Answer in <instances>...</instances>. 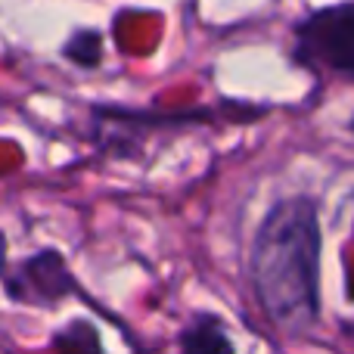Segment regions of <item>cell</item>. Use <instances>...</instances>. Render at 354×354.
Here are the masks:
<instances>
[{"mask_svg": "<svg viewBox=\"0 0 354 354\" xmlns=\"http://www.w3.org/2000/svg\"><path fill=\"white\" fill-rule=\"evenodd\" d=\"M3 270H6V236L0 233V277H3Z\"/></svg>", "mask_w": 354, "mask_h": 354, "instance_id": "cell-7", "label": "cell"}, {"mask_svg": "<svg viewBox=\"0 0 354 354\" xmlns=\"http://www.w3.org/2000/svg\"><path fill=\"white\" fill-rule=\"evenodd\" d=\"M292 59L314 72L354 81V0L301 16L292 28Z\"/></svg>", "mask_w": 354, "mask_h": 354, "instance_id": "cell-2", "label": "cell"}, {"mask_svg": "<svg viewBox=\"0 0 354 354\" xmlns=\"http://www.w3.org/2000/svg\"><path fill=\"white\" fill-rule=\"evenodd\" d=\"M320 214L311 196L270 205L255 233L249 274L258 308L286 336H301L320 320Z\"/></svg>", "mask_w": 354, "mask_h": 354, "instance_id": "cell-1", "label": "cell"}, {"mask_svg": "<svg viewBox=\"0 0 354 354\" xmlns=\"http://www.w3.org/2000/svg\"><path fill=\"white\" fill-rule=\"evenodd\" d=\"M177 354H236L218 314H196L177 336Z\"/></svg>", "mask_w": 354, "mask_h": 354, "instance_id": "cell-4", "label": "cell"}, {"mask_svg": "<svg viewBox=\"0 0 354 354\" xmlns=\"http://www.w3.org/2000/svg\"><path fill=\"white\" fill-rule=\"evenodd\" d=\"M348 128H351V134H354V115H351V122H348Z\"/></svg>", "mask_w": 354, "mask_h": 354, "instance_id": "cell-8", "label": "cell"}, {"mask_svg": "<svg viewBox=\"0 0 354 354\" xmlns=\"http://www.w3.org/2000/svg\"><path fill=\"white\" fill-rule=\"evenodd\" d=\"M3 289L12 301L35 308H53L62 299L78 292L66 258L56 249H41L19 261L12 270H3Z\"/></svg>", "mask_w": 354, "mask_h": 354, "instance_id": "cell-3", "label": "cell"}, {"mask_svg": "<svg viewBox=\"0 0 354 354\" xmlns=\"http://www.w3.org/2000/svg\"><path fill=\"white\" fill-rule=\"evenodd\" d=\"M53 345L59 354H103L97 326L87 324V320H72L66 330L53 336Z\"/></svg>", "mask_w": 354, "mask_h": 354, "instance_id": "cell-5", "label": "cell"}, {"mask_svg": "<svg viewBox=\"0 0 354 354\" xmlns=\"http://www.w3.org/2000/svg\"><path fill=\"white\" fill-rule=\"evenodd\" d=\"M62 56L72 59L81 68H97L103 62V37L93 28H81L68 37V44L62 47Z\"/></svg>", "mask_w": 354, "mask_h": 354, "instance_id": "cell-6", "label": "cell"}]
</instances>
